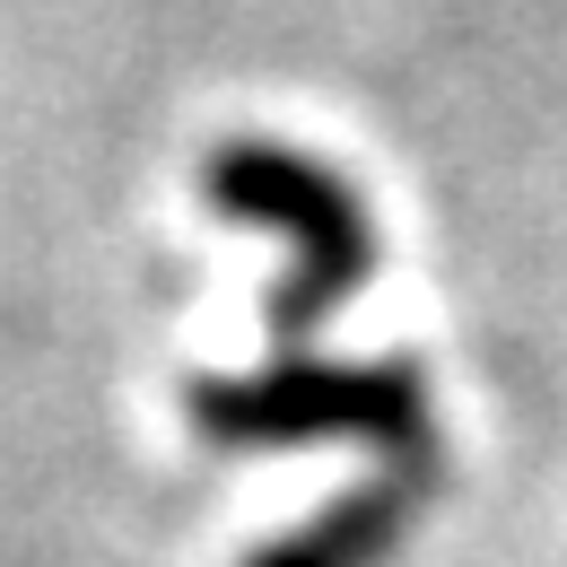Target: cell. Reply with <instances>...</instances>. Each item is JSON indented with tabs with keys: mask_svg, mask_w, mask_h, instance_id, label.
I'll return each mask as SVG.
<instances>
[{
	"mask_svg": "<svg viewBox=\"0 0 567 567\" xmlns=\"http://www.w3.org/2000/svg\"><path fill=\"white\" fill-rule=\"evenodd\" d=\"M202 184L236 227H271V236L297 245L280 297H271V350H306V332L332 323L341 297L375 262V227L358 210V193L332 166H315V157H297L280 141H227Z\"/></svg>",
	"mask_w": 567,
	"mask_h": 567,
	"instance_id": "2",
	"label": "cell"
},
{
	"mask_svg": "<svg viewBox=\"0 0 567 567\" xmlns=\"http://www.w3.org/2000/svg\"><path fill=\"white\" fill-rule=\"evenodd\" d=\"M427 489H411V481H367L358 497H341V506H323L306 533H288V542H271L262 559L245 567H384L393 550H402V533L420 524Z\"/></svg>",
	"mask_w": 567,
	"mask_h": 567,
	"instance_id": "3",
	"label": "cell"
},
{
	"mask_svg": "<svg viewBox=\"0 0 567 567\" xmlns=\"http://www.w3.org/2000/svg\"><path fill=\"white\" fill-rule=\"evenodd\" d=\"M193 436L218 454H280V445H332L358 436L384 454V481L436 489L445 454L427 420V384L411 358H315V350H271L254 375H193L184 384Z\"/></svg>",
	"mask_w": 567,
	"mask_h": 567,
	"instance_id": "1",
	"label": "cell"
}]
</instances>
